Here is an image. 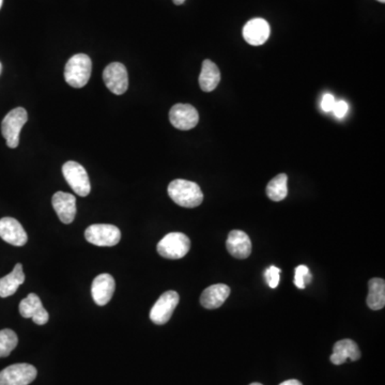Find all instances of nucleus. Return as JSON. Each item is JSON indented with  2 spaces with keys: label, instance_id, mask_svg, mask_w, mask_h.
Segmentation results:
<instances>
[{
  "label": "nucleus",
  "instance_id": "1",
  "mask_svg": "<svg viewBox=\"0 0 385 385\" xmlns=\"http://www.w3.org/2000/svg\"><path fill=\"white\" fill-rule=\"evenodd\" d=\"M168 195L174 202L183 208H196L204 202V194L198 184L177 179L168 185Z\"/></svg>",
  "mask_w": 385,
  "mask_h": 385
},
{
  "label": "nucleus",
  "instance_id": "2",
  "mask_svg": "<svg viewBox=\"0 0 385 385\" xmlns=\"http://www.w3.org/2000/svg\"><path fill=\"white\" fill-rule=\"evenodd\" d=\"M92 62L85 54L74 55L66 62L64 69V79L73 88H83L86 86L91 77Z\"/></svg>",
  "mask_w": 385,
  "mask_h": 385
},
{
  "label": "nucleus",
  "instance_id": "3",
  "mask_svg": "<svg viewBox=\"0 0 385 385\" xmlns=\"http://www.w3.org/2000/svg\"><path fill=\"white\" fill-rule=\"evenodd\" d=\"M28 121V114L23 107L14 108L9 111L1 122V133L11 149L18 147L20 144V134L23 127Z\"/></svg>",
  "mask_w": 385,
  "mask_h": 385
},
{
  "label": "nucleus",
  "instance_id": "4",
  "mask_svg": "<svg viewBox=\"0 0 385 385\" xmlns=\"http://www.w3.org/2000/svg\"><path fill=\"white\" fill-rule=\"evenodd\" d=\"M191 248V240L182 233H170L157 244V253L166 259H181Z\"/></svg>",
  "mask_w": 385,
  "mask_h": 385
},
{
  "label": "nucleus",
  "instance_id": "5",
  "mask_svg": "<svg viewBox=\"0 0 385 385\" xmlns=\"http://www.w3.org/2000/svg\"><path fill=\"white\" fill-rule=\"evenodd\" d=\"M85 238L89 243L94 245L111 248L120 242L121 233L116 226L109 224H94L86 229Z\"/></svg>",
  "mask_w": 385,
  "mask_h": 385
},
{
  "label": "nucleus",
  "instance_id": "6",
  "mask_svg": "<svg viewBox=\"0 0 385 385\" xmlns=\"http://www.w3.org/2000/svg\"><path fill=\"white\" fill-rule=\"evenodd\" d=\"M62 174L71 189L75 191V194L81 197H86L90 194V180L83 165L69 161L62 166Z\"/></svg>",
  "mask_w": 385,
  "mask_h": 385
},
{
  "label": "nucleus",
  "instance_id": "7",
  "mask_svg": "<svg viewBox=\"0 0 385 385\" xmlns=\"http://www.w3.org/2000/svg\"><path fill=\"white\" fill-rule=\"evenodd\" d=\"M179 295L174 290L164 292L150 310V320L157 326L167 323L179 304Z\"/></svg>",
  "mask_w": 385,
  "mask_h": 385
},
{
  "label": "nucleus",
  "instance_id": "8",
  "mask_svg": "<svg viewBox=\"0 0 385 385\" xmlns=\"http://www.w3.org/2000/svg\"><path fill=\"white\" fill-rule=\"evenodd\" d=\"M38 371L30 364H14L0 371V385H28L37 378Z\"/></svg>",
  "mask_w": 385,
  "mask_h": 385
},
{
  "label": "nucleus",
  "instance_id": "9",
  "mask_svg": "<svg viewBox=\"0 0 385 385\" xmlns=\"http://www.w3.org/2000/svg\"><path fill=\"white\" fill-rule=\"evenodd\" d=\"M103 81L108 90L121 96L129 88V74L127 68L120 62L108 64L103 71Z\"/></svg>",
  "mask_w": 385,
  "mask_h": 385
},
{
  "label": "nucleus",
  "instance_id": "10",
  "mask_svg": "<svg viewBox=\"0 0 385 385\" xmlns=\"http://www.w3.org/2000/svg\"><path fill=\"white\" fill-rule=\"evenodd\" d=\"M170 120L174 128L181 131L194 129L199 122V114L189 104H176L170 111Z\"/></svg>",
  "mask_w": 385,
  "mask_h": 385
},
{
  "label": "nucleus",
  "instance_id": "11",
  "mask_svg": "<svg viewBox=\"0 0 385 385\" xmlns=\"http://www.w3.org/2000/svg\"><path fill=\"white\" fill-rule=\"evenodd\" d=\"M0 238L14 246H24L28 241L27 233L22 224L13 217L0 220Z\"/></svg>",
  "mask_w": 385,
  "mask_h": 385
},
{
  "label": "nucleus",
  "instance_id": "12",
  "mask_svg": "<svg viewBox=\"0 0 385 385\" xmlns=\"http://www.w3.org/2000/svg\"><path fill=\"white\" fill-rule=\"evenodd\" d=\"M20 314L28 319L31 318L38 326H44L49 322V315L42 304L41 300L36 293H29L20 303Z\"/></svg>",
  "mask_w": 385,
  "mask_h": 385
},
{
  "label": "nucleus",
  "instance_id": "13",
  "mask_svg": "<svg viewBox=\"0 0 385 385\" xmlns=\"http://www.w3.org/2000/svg\"><path fill=\"white\" fill-rule=\"evenodd\" d=\"M52 204L62 223H73L77 216V198L74 195L64 191H57L53 196Z\"/></svg>",
  "mask_w": 385,
  "mask_h": 385
},
{
  "label": "nucleus",
  "instance_id": "14",
  "mask_svg": "<svg viewBox=\"0 0 385 385\" xmlns=\"http://www.w3.org/2000/svg\"><path fill=\"white\" fill-rule=\"evenodd\" d=\"M115 288V280L111 274L103 273L98 275L91 286V295L96 304L98 306H105L113 297Z\"/></svg>",
  "mask_w": 385,
  "mask_h": 385
},
{
  "label": "nucleus",
  "instance_id": "15",
  "mask_svg": "<svg viewBox=\"0 0 385 385\" xmlns=\"http://www.w3.org/2000/svg\"><path fill=\"white\" fill-rule=\"evenodd\" d=\"M270 25L263 18H253L243 27V38L248 44L261 47L270 38Z\"/></svg>",
  "mask_w": 385,
  "mask_h": 385
},
{
  "label": "nucleus",
  "instance_id": "16",
  "mask_svg": "<svg viewBox=\"0 0 385 385\" xmlns=\"http://www.w3.org/2000/svg\"><path fill=\"white\" fill-rule=\"evenodd\" d=\"M226 248L233 257L246 259L252 254V242L248 233L242 230H233L226 241Z\"/></svg>",
  "mask_w": 385,
  "mask_h": 385
},
{
  "label": "nucleus",
  "instance_id": "17",
  "mask_svg": "<svg viewBox=\"0 0 385 385\" xmlns=\"http://www.w3.org/2000/svg\"><path fill=\"white\" fill-rule=\"evenodd\" d=\"M360 358H361V350L358 348L356 341H351V339H343L334 345L333 354L330 360L334 365H341L348 358L351 361H358Z\"/></svg>",
  "mask_w": 385,
  "mask_h": 385
},
{
  "label": "nucleus",
  "instance_id": "18",
  "mask_svg": "<svg viewBox=\"0 0 385 385\" xmlns=\"http://www.w3.org/2000/svg\"><path fill=\"white\" fill-rule=\"evenodd\" d=\"M230 288L225 284H212L204 290L200 295V304L207 309H216L221 307L228 299Z\"/></svg>",
  "mask_w": 385,
  "mask_h": 385
},
{
  "label": "nucleus",
  "instance_id": "19",
  "mask_svg": "<svg viewBox=\"0 0 385 385\" xmlns=\"http://www.w3.org/2000/svg\"><path fill=\"white\" fill-rule=\"evenodd\" d=\"M221 81V72L211 60L206 59L202 62V72L199 75V86L204 92L215 90Z\"/></svg>",
  "mask_w": 385,
  "mask_h": 385
},
{
  "label": "nucleus",
  "instance_id": "20",
  "mask_svg": "<svg viewBox=\"0 0 385 385\" xmlns=\"http://www.w3.org/2000/svg\"><path fill=\"white\" fill-rule=\"evenodd\" d=\"M25 282V274L21 263L15 265L12 272L0 278V297H8L14 295L18 287Z\"/></svg>",
  "mask_w": 385,
  "mask_h": 385
},
{
  "label": "nucleus",
  "instance_id": "21",
  "mask_svg": "<svg viewBox=\"0 0 385 385\" xmlns=\"http://www.w3.org/2000/svg\"><path fill=\"white\" fill-rule=\"evenodd\" d=\"M367 305L373 310H380L385 305V282L382 278H373L368 282Z\"/></svg>",
  "mask_w": 385,
  "mask_h": 385
},
{
  "label": "nucleus",
  "instance_id": "22",
  "mask_svg": "<svg viewBox=\"0 0 385 385\" xmlns=\"http://www.w3.org/2000/svg\"><path fill=\"white\" fill-rule=\"evenodd\" d=\"M267 195L273 202H282L288 195L287 174H280L267 185Z\"/></svg>",
  "mask_w": 385,
  "mask_h": 385
},
{
  "label": "nucleus",
  "instance_id": "23",
  "mask_svg": "<svg viewBox=\"0 0 385 385\" xmlns=\"http://www.w3.org/2000/svg\"><path fill=\"white\" fill-rule=\"evenodd\" d=\"M18 337L14 331L10 329L0 331V358H7L16 348Z\"/></svg>",
  "mask_w": 385,
  "mask_h": 385
},
{
  "label": "nucleus",
  "instance_id": "24",
  "mask_svg": "<svg viewBox=\"0 0 385 385\" xmlns=\"http://www.w3.org/2000/svg\"><path fill=\"white\" fill-rule=\"evenodd\" d=\"M312 273L306 265H301L295 270V284L299 289H305L312 282Z\"/></svg>",
  "mask_w": 385,
  "mask_h": 385
},
{
  "label": "nucleus",
  "instance_id": "25",
  "mask_svg": "<svg viewBox=\"0 0 385 385\" xmlns=\"http://www.w3.org/2000/svg\"><path fill=\"white\" fill-rule=\"evenodd\" d=\"M280 272H282V270L278 269V267H274V265L267 267V270H265V278L267 284H269V287L272 288V289L278 287V284H280Z\"/></svg>",
  "mask_w": 385,
  "mask_h": 385
},
{
  "label": "nucleus",
  "instance_id": "26",
  "mask_svg": "<svg viewBox=\"0 0 385 385\" xmlns=\"http://www.w3.org/2000/svg\"><path fill=\"white\" fill-rule=\"evenodd\" d=\"M348 103L341 100V101L335 102V105H334L333 111H333L334 115L336 116L337 118L343 119L348 113Z\"/></svg>",
  "mask_w": 385,
  "mask_h": 385
},
{
  "label": "nucleus",
  "instance_id": "27",
  "mask_svg": "<svg viewBox=\"0 0 385 385\" xmlns=\"http://www.w3.org/2000/svg\"><path fill=\"white\" fill-rule=\"evenodd\" d=\"M335 102H336V100H335V98H334L331 94H324L321 100L322 111H326V113H330V111H333Z\"/></svg>",
  "mask_w": 385,
  "mask_h": 385
},
{
  "label": "nucleus",
  "instance_id": "28",
  "mask_svg": "<svg viewBox=\"0 0 385 385\" xmlns=\"http://www.w3.org/2000/svg\"><path fill=\"white\" fill-rule=\"evenodd\" d=\"M280 385H303L302 383L300 382L299 380H295V379H291V380L284 381V382L280 383Z\"/></svg>",
  "mask_w": 385,
  "mask_h": 385
},
{
  "label": "nucleus",
  "instance_id": "29",
  "mask_svg": "<svg viewBox=\"0 0 385 385\" xmlns=\"http://www.w3.org/2000/svg\"><path fill=\"white\" fill-rule=\"evenodd\" d=\"M174 1V5H183L185 3V0H172Z\"/></svg>",
  "mask_w": 385,
  "mask_h": 385
},
{
  "label": "nucleus",
  "instance_id": "30",
  "mask_svg": "<svg viewBox=\"0 0 385 385\" xmlns=\"http://www.w3.org/2000/svg\"><path fill=\"white\" fill-rule=\"evenodd\" d=\"M250 385H263V384H261V383H252V384Z\"/></svg>",
  "mask_w": 385,
  "mask_h": 385
},
{
  "label": "nucleus",
  "instance_id": "31",
  "mask_svg": "<svg viewBox=\"0 0 385 385\" xmlns=\"http://www.w3.org/2000/svg\"><path fill=\"white\" fill-rule=\"evenodd\" d=\"M3 0H0V9H1V5H3Z\"/></svg>",
  "mask_w": 385,
  "mask_h": 385
},
{
  "label": "nucleus",
  "instance_id": "32",
  "mask_svg": "<svg viewBox=\"0 0 385 385\" xmlns=\"http://www.w3.org/2000/svg\"><path fill=\"white\" fill-rule=\"evenodd\" d=\"M1 71H3V66H1V64H0V74H1Z\"/></svg>",
  "mask_w": 385,
  "mask_h": 385
},
{
  "label": "nucleus",
  "instance_id": "33",
  "mask_svg": "<svg viewBox=\"0 0 385 385\" xmlns=\"http://www.w3.org/2000/svg\"><path fill=\"white\" fill-rule=\"evenodd\" d=\"M379 3H385V0H378Z\"/></svg>",
  "mask_w": 385,
  "mask_h": 385
}]
</instances>
